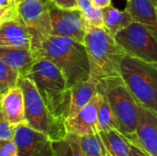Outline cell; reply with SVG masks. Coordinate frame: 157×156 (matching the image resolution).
<instances>
[{
	"mask_svg": "<svg viewBox=\"0 0 157 156\" xmlns=\"http://www.w3.org/2000/svg\"><path fill=\"white\" fill-rule=\"evenodd\" d=\"M97 91L105 95L111 108L117 131L131 144L135 141L138 104L121 76L109 77L97 85Z\"/></svg>",
	"mask_w": 157,
	"mask_h": 156,
	"instance_id": "5",
	"label": "cell"
},
{
	"mask_svg": "<svg viewBox=\"0 0 157 156\" xmlns=\"http://www.w3.org/2000/svg\"><path fill=\"white\" fill-rule=\"evenodd\" d=\"M25 76L33 82L52 117L65 126L70 106V89L67 88L66 80L60 69L47 59H38Z\"/></svg>",
	"mask_w": 157,
	"mask_h": 156,
	"instance_id": "2",
	"label": "cell"
},
{
	"mask_svg": "<svg viewBox=\"0 0 157 156\" xmlns=\"http://www.w3.org/2000/svg\"><path fill=\"white\" fill-rule=\"evenodd\" d=\"M114 39L125 54L150 63H157L156 37L143 24L132 21L119 30Z\"/></svg>",
	"mask_w": 157,
	"mask_h": 156,
	"instance_id": "7",
	"label": "cell"
},
{
	"mask_svg": "<svg viewBox=\"0 0 157 156\" xmlns=\"http://www.w3.org/2000/svg\"><path fill=\"white\" fill-rule=\"evenodd\" d=\"M84 46L90 75L98 84L107 78L120 76V65L125 52L105 27L86 26Z\"/></svg>",
	"mask_w": 157,
	"mask_h": 156,
	"instance_id": "3",
	"label": "cell"
},
{
	"mask_svg": "<svg viewBox=\"0 0 157 156\" xmlns=\"http://www.w3.org/2000/svg\"><path fill=\"white\" fill-rule=\"evenodd\" d=\"M0 60L17 71L19 77H24L37 61V58L30 49L0 47Z\"/></svg>",
	"mask_w": 157,
	"mask_h": 156,
	"instance_id": "15",
	"label": "cell"
},
{
	"mask_svg": "<svg viewBox=\"0 0 157 156\" xmlns=\"http://www.w3.org/2000/svg\"><path fill=\"white\" fill-rule=\"evenodd\" d=\"M96 93L97 83L90 78L70 88V106L67 120L75 116L91 100Z\"/></svg>",
	"mask_w": 157,
	"mask_h": 156,
	"instance_id": "17",
	"label": "cell"
},
{
	"mask_svg": "<svg viewBox=\"0 0 157 156\" xmlns=\"http://www.w3.org/2000/svg\"><path fill=\"white\" fill-rule=\"evenodd\" d=\"M151 1L154 3V5H155V6H157V0H151Z\"/></svg>",
	"mask_w": 157,
	"mask_h": 156,
	"instance_id": "33",
	"label": "cell"
},
{
	"mask_svg": "<svg viewBox=\"0 0 157 156\" xmlns=\"http://www.w3.org/2000/svg\"><path fill=\"white\" fill-rule=\"evenodd\" d=\"M77 9L82 13L86 26L104 27L102 8L96 6L92 0H76Z\"/></svg>",
	"mask_w": 157,
	"mask_h": 156,
	"instance_id": "22",
	"label": "cell"
},
{
	"mask_svg": "<svg viewBox=\"0 0 157 156\" xmlns=\"http://www.w3.org/2000/svg\"><path fill=\"white\" fill-rule=\"evenodd\" d=\"M55 156H84L79 143V136L67 133L66 136L57 142H53Z\"/></svg>",
	"mask_w": 157,
	"mask_h": 156,
	"instance_id": "21",
	"label": "cell"
},
{
	"mask_svg": "<svg viewBox=\"0 0 157 156\" xmlns=\"http://www.w3.org/2000/svg\"><path fill=\"white\" fill-rule=\"evenodd\" d=\"M105 156H112V155H111V154H109V153L107 152V154H106V155H105Z\"/></svg>",
	"mask_w": 157,
	"mask_h": 156,
	"instance_id": "35",
	"label": "cell"
},
{
	"mask_svg": "<svg viewBox=\"0 0 157 156\" xmlns=\"http://www.w3.org/2000/svg\"><path fill=\"white\" fill-rule=\"evenodd\" d=\"M51 0H22L16 9L18 17L28 28L30 37H40L52 33L50 20Z\"/></svg>",
	"mask_w": 157,
	"mask_h": 156,
	"instance_id": "8",
	"label": "cell"
},
{
	"mask_svg": "<svg viewBox=\"0 0 157 156\" xmlns=\"http://www.w3.org/2000/svg\"><path fill=\"white\" fill-rule=\"evenodd\" d=\"M0 112L12 126L26 123L24 97L21 88L17 85L7 90L0 100Z\"/></svg>",
	"mask_w": 157,
	"mask_h": 156,
	"instance_id": "14",
	"label": "cell"
},
{
	"mask_svg": "<svg viewBox=\"0 0 157 156\" xmlns=\"http://www.w3.org/2000/svg\"><path fill=\"white\" fill-rule=\"evenodd\" d=\"M102 17L104 27L113 37L119 30L127 27L133 21L126 8L121 11L111 4L102 8Z\"/></svg>",
	"mask_w": 157,
	"mask_h": 156,
	"instance_id": "18",
	"label": "cell"
},
{
	"mask_svg": "<svg viewBox=\"0 0 157 156\" xmlns=\"http://www.w3.org/2000/svg\"><path fill=\"white\" fill-rule=\"evenodd\" d=\"M17 6L15 0H0V10H6Z\"/></svg>",
	"mask_w": 157,
	"mask_h": 156,
	"instance_id": "28",
	"label": "cell"
},
{
	"mask_svg": "<svg viewBox=\"0 0 157 156\" xmlns=\"http://www.w3.org/2000/svg\"><path fill=\"white\" fill-rule=\"evenodd\" d=\"M79 143L84 156H105L107 154L98 132L79 136Z\"/></svg>",
	"mask_w": 157,
	"mask_h": 156,
	"instance_id": "23",
	"label": "cell"
},
{
	"mask_svg": "<svg viewBox=\"0 0 157 156\" xmlns=\"http://www.w3.org/2000/svg\"><path fill=\"white\" fill-rule=\"evenodd\" d=\"M92 2L96 6L99 8H104L111 4V0H92Z\"/></svg>",
	"mask_w": 157,
	"mask_h": 156,
	"instance_id": "30",
	"label": "cell"
},
{
	"mask_svg": "<svg viewBox=\"0 0 157 156\" xmlns=\"http://www.w3.org/2000/svg\"><path fill=\"white\" fill-rule=\"evenodd\" d=\"M15 127L9 124L3 114L0 112V140L13 139Z\"/></svg>",
	"mask_w": 157,
	"mask_h": 156,
	"instance_id": "25",
	"label": "cell"
},
{
	"mask_svg": "<svg viewBox=\"0 0 157 156\" xmlns=\"http://www.w3.org/2000/svg\"><path fill=\"white\" fill-rule=\"evenodd\" d=\"M129 156H149L146 153H144L143 150H141L140 148L131 144L130 146V154Z\"/></svg>",
	"mask_w": 157,
	"mask_h": 156,
	"instance_id": "29",
	"label": "cell"
},
{
	"mask_svg": "<svg viewBox=\"0 0 157 156\" xmlns=\"http://www.w3.org/2000/svg\"><path fill=\"white\" fill-rule=\"evenodd\" d=\"M30 50L37 60L47 59L60 69L68 89L89 79V63L83 43L67 37L47 34L31 38Z\"/></svg>",
	"mask_w": 157,
	"mask_h": 156,
	"instance_id": "1",
	"label": "cell"
},
{
	"mask_svg": "<svg viewBox=\"0 0 157 156\" xmlns=\"http://www.w3.org/2000/svg\"><path fill=\"white\" fill-rule=\"evenodd\" d=\"M132 145L149 156H157V112L138 105L135 141Z\"/></svg>",
	"mask_w": 157,
	"mask_h": 156,
	"instance_id": "11",
	"label": "cell"
},
{
	"mask_svg": "<svg viewBox=\"0 0 157 156\" xmlns=\"http://www.w3.org/2000/svg\"><path fill=\"white\" fill-rule=\"evenodd\" d=\"M98 93V126L99 131H107L109 130H117L115 120L104 94ZM98 131V132H99Z\"/></svg>",
	"mask_w": 157,
	"mask_h": 156,
	"instance_id": "20",
	"label": "cell"
},
{
	"mask_svg": "<svg viewBox=\"0 0 157 156\" xmlns=\"http://www.w3.org/2000/svg\"><path fill=\"white\" fill-rule=\"evenodd\" d=\"M22 0H15V2H16V4H17V3H19V2H21Z\"/></svg>",
	"mask_w": 157,
	"mask_h": 156,
	"instance_id": "34",
	"label": "cell"
},
{
	"mask_svg": "<svg viewBox=\"0 0 157 156\" xmlns=\"http://www.w3.org/2000/svg\"><path fill=\"white\" fill-rule=\"evenodd\" d=\"M1 97H2V94H1V91H0V100H1Z\"/></svg>",
	"mask_w": 157,
	"mask_h": 156,
	"instance_id": "36",
	"label": "cell"
},
{
	"mask_svg": "<svg viewBox=\"0 0 157 156\" xmlns=\"http://www.w3.org/2000/svg\"><path fill=\"white\" fill-rule=\"evenodd\" d=\"M29 31L17 12H14L0 25V47L30 49Z\"/></svg>",
	"mask_w": 157,
	"mask_h": 156,
	"instance_id": "12",
	"label": "cell"
},
{
	"mask_svg": "<svg viewBox=\"0 0 157 156\" xmlns=\"http://www.w3.org/2000/svg\"><path fill=\"white\" fill-rule=\"evenodd\" d=\"M0 156H17V146L11 140H0Z\"/></svg>",
	"mask_w": 157,
	"mask_h": 156,
	"instance_id": "26",
	"label": "cell"
},
{
	"mask_svg": "<svg viewBox=\"0 0 157 156\" xmlns=\"http://www.w3.org/2000/svg\"><path fill=\"white\" fill-rule=\"evenodd\" d=\"M120 76L139 106L157 112V63L124 54Z\"/></svg>",
	"mask_w": 157,
	"mask_h": 156,
	"instance_id": "4",
	"label": "cell"
},
{
	"mask_svg": "<svg viewBox=\"0 0 157 156\" xmlns=\"http://www.w3.org/2000/svg\"><path fill=\"white\" fill-rule=\"evenodd\" d=\"M126 9L132 16L133 21L145 26L156 37V6L151 0H127Z\"/></svg>",
	"mask_w": 157,
	"mask_h": 156,
	"instance_id": "16",
	"label": "cell"
},
{
	"mask_svg": "<svg viewBox=\"0 0 157 156\" xmlns=\"http://www.w3.org/2000/svg\"><path fill=\"white\" fill-rule=\"evenodd\" d=\"M13 141L17 146V156H55L53 142L49 136L27 123L15 127Z\"/></svg>",
	"mask_w": 157,
	"mask_h": 156,
	"instance_id": "9",
	"label": "cell"
},
{
	"mask_svg": "<svg viewBox=\"0 0 157 156\" xmlns=\"http://www.w3.org/2000/svg\"><path fill=\"white\" fill-rule=\"evenodd\" d=\"M107 152L112 156H129L131 143L117 130L98 132Z\"/></svg>",
	"mask_w": 157,
	"mask_h": 156,
	"instance_id": "19",
	"label": "cell"
},
{
	"mask_svg": "<svg viewBox=\"0 0 157 156\" xmlns=\"http://www.w3.org/2000/svg\"><path fill=\"white\" fill-rule=\"evenodd\" d=\"M17 85L23 93L26 123L45 133L52 142L63 139L67 134L65 126L61 125L50 113L33 82L24 76L18 78Z\"/></svg>",
	"mask_w": 157,
	"mask_h": 156,
	"instance_id": "6",
	"label": "cell"
},
{
	"mask_svg": "<svg viewBox=\"0 0 157 156\" xmlns=\"http://www.w3.org/2000/svg\"><path fill=\"white\" fill-rule=\"evenodd\" d=\"M16 6L15 7H12V8H9V9H7L6 12H5V14L2 16V17H0V25L2 24V22L6 18V17H8L9 16H11L14 12H16Z\"/></svg>",
	"mask_w": 157,
	"mask_h": 156,
	"instance_id": "31",
	"label": "cell"
},
{
	"mask_svg": "<svg viewBox=\"0 0 157 156\" xmlns=\"http://www.w3.org/2000/svg\"><path fill=\"white\" fill-rule=\"evenodd\" d=\"M6 10H7V9H6ZM6 10H0V17H2V16L5 14V12H6Z\"/></svg>",
	"mask_w": 157,
	"mask_h": 156,
	"instance_id": "32",
	"label": "cell"
},
{
	"mask_svg": "<svg viewBox=\"0 0 157 156\" xmlns=\"http://www.w3.org/2000/svg\"><path fill=\"white\" fill-rule=\"evenodd\" d=\"M18 78V73L0 60V91L2 96L11 87L17 86Z\"/></svg>",
	"mask_w": 157,
	"mask_h": 156,
	"instance_id": "24",
	"label": "cell"
},
{
	"mask_svg": "<svg viewBox=\"0 0 157 156\" xmlns=\"http://www.w3.org/2000/svg\"><path fill=\"white\" fill-rule=\"evenodd\" d=\"M98 93L94 95L91 100L79 110V112L66 120L65 128L67 133H73L77 136L98 133Z\"/></svg>",
	"mask_w": 157,
	"mask_h": 156,
	"instance_id": "13",
	"label": "cell"
},
{
	"mask_svg": "<svg viewBox=\"0 0 157 156\" xmlns=\"http://www.w3.org/2000/svg\"><path fill=\"white\" fill-rule=\"evenodd\" d=\"M52 33L84 43L86 24L82 13L78 9H62L52 5L50 7Z\"/></svg>",
	"mask_w": 157,
	"mask_h": 156,
	"instance_id": "10",
	"label": "cell"
},
{
	"mask_svg": "<svg viewBox=\"0 0 157 156\" xmlns=\"http://www.w3.org/2000/svg\"><path fill=\"white\" fill-rule=\"evenodd\" d=\"M53 5L62 9H77L76 0H51Z\"/></svg>",
	"mask_w": 157,
	"mask_h": 156,
	"instance_id": "27",
	"label": "cell"
}]
</instances>
